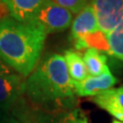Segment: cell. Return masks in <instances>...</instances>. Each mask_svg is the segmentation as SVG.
I'll return each mask as SVG.
<instances>
[{"label":"cell","instance_id":"obj_1","mask_svg":"<svg viewBox=\"0 0 123 123\" xmlns=\"http://www.w3.org/2000/svg\"><path fill=\"white\" fill-rule=\"evenodd\" d=\"M47 35L36 22L5 19L0 22V59L23 78L28 77L39 60Z\"/></svg>","mask_w":123,"mask_h":123},{"label":"cell","instance_id":"obj_18","mask_svg":"<svg viewBox=\"0 0 123 123\" xmlns=\"http://www.w3.org/2000/svg\"><path fill=\"white\" fill-rule=\"evenodd\" d=\"M112 123H123L121 121H119V120H113V122Z\"/></svg>","mask_w":123,"mask_h":123},{"label":"cell","instance_id":"obj_3","mask_svg":"<svg viewBox=\"0 0 123 123\" xmlns=\"http://www.w3.org/2000/svg\"><path fill=\"white\" fill-rule=\"evenodd\" d=\"M73 14L52 0H48L38 10L32 22L39 24L47 34L64 31L71 25Z\"/></svg>","mask_w":123,"mask_h":123},{"label":"cell","instance_id":"obj_8","mask_svg":"<svg viewBox=\"0 0 123 123\" xmlns=\"http://www.w3.org/2000/svg\"><path fill=\"white\" fill-rule=\"evenodd\" d=\"M11 18L20 22H32L42 6L48 0H3Z\"/></svg>","mask_w":123,"mask_h":123},{"label":"cell","instance_id":"obj_9","mask_svg":"<svg viewBox=\"0 0 123 123\" xmlns=\"http://www.w3.org/2000/svg\"><path fill=\"white\" fill-rule=\"evenodd\" d=\"M97 17L92 5L84 7L73 20L71 25V37L74 40L82 36L98 30Z\"/></svg>","mask_w":123,"mask_h":123},{"label":"cell","instance_id":"obj_16","mask_svg":"<svg viewBox=\"0 0 123 123\" xmlns=\"http://www.w3.org/2000/svg\"><path fill=\"white\" fill-rule=\"evenodd\" d=\"M8 18H11L8 7L3 0H0V22Z\"/></svg>","mask_w":123,"mask_h":123},{"label":"cell","instance_id":"obj_10","mask_svg":"<svg viewBox=\"0 0 123 123\" xmlns=\"http://www.w3.org/2000/svg\"><path fill=\"white\" fill-rule=\"evenodd\" d=\"M75 41V47L77 49H92L100 52H106L110 55V49L108 39V35L101 30H97L88 33L77 38Z\"/></svg>","mask_w":123,"mask_h":123},{"label":"cell","instance_id":"obj_15","mask_svg":"<svg viewBox=\"0 0 123 123\" xmlns=\"http://www.w3.org/2000/svg\"><path fill=\"white\" fill-rule=\"evenodd\" d=\"M64 123H88L86 116L80 112L79 110H74L66 119H64Z\"/></svg>","mask_w":123,"mask_h":123},{"label":"cell","instance_id":"obj_7","mask_svg":"<svg viewBox=\"0 0 123 123\" xmlns=\"http://www.w3.org/2000/svg\"><path fill=\"white\" fill-rule=\"evenodd\" d=\"M92 101L118 120L123 122V86L99 93L93 98Z\"/></svg>","mask_w":123,"mask_h":123},{"label":"cell","instance_id":"obj_17","mask_svg":"<svg viewBox=\"0 0 123 123\" xmlns=\"http://www.w3.org/2000/svg\"><path fill=\"white\" fill-rule=\"evenodd\" d=\"M5 70H8V68L6 66V65H4L3 62H2V60L0 59V72L5 71Z\"/></svg>","mask_w":123,"mask_h":123},{"label":"cell","instance_id":"obj_12","mask_svg":"<svg viewBox=\"0 0 123 123\" xmlns=\"http://www.w3.org/2000/svg\"><path fill=\"white\" fill-rule=\"evenodd\" d=\"M84 62L89 76H99L110 70L107 65V57L98 50L89 49L84 54Z\"/></svg>","mask_w":123,"mask_h":123},{"label":"cell","instance_id":"obj_2","mask_svg":"<svg viewBox=\"0 0 123 123\" xmlns=\"http://www.w3.org/2000/svg\"><path fill=\"white\" fill-rule=\"evenodd\" d=\"M25 93L37 104H49L71 98L74 90L64 57L51 54L25 80Z\"/></svg>","mask_w":123,"mask_h":123},{"label":"cell","instance_id":"obj_4","mask_svg":"<svg viewBox=\"0 0 123 123\" xmlns=\"http://www.w3.org/2000/svg\"><path fill=\"white\" fill-rule=\"evenodd\" d=\"M99 30L109 34L123 19V0H92Z\"/></svg>","mask_w":123,"mask_h":123},{"label":"cell","instance_id":"obj_19","mask_svg":"<svg viewBox=\"0 0 123 123\" xmlns=\"http://www.w3.org/2000/svg\"><path fill=\"white\" fill-rule=\"evenodd\" d=\"M11 123H17V122H11Z\"/></svg>","mask_w":123,"mask_h":123},{"label":"cell","instance_id":"obj_5","mask_svg":"<svg viewBox=\"0 0 123 123\" xmlns=\"http://www.w3.org/2000/svg\"><path fill=\"white\" fill-rule=\"evenodd\" d=\"M117 81V79L110 73V70H108L99 76L88 75L81 81L72 80V88L74 92L80 97H95L99 93L112 88Z\"/></svg>","mask_w":123,"mask_h":123},{"label":"cell","instance_id":"obj_14","mask_svg":"<svg viewBox=\"0 0 123 123\" xmlns=\"http://www.w3.org/2000/svg\"><path fill=\"white\" fill-rule=\"evenodd\" d=\"M62 7L69 10L71 13L79 14L88 4V0H52Z\"/></svg>","mask_w":123,"mask_h":123},{"label":"cell","instance_id":"obj_13","mask_svg":"<svg viewBox=\"0 0 123 123\" xmlns=\"http://www.w3.org/2000/svg\"><path fill=\"white\" fill-rule=\"evenodd\" d=\"M110 56L123 61V19L113 30L108 34Z\"/></svg>","mask_w":123,"mask_h":123},{"label":"cell","instance_id":"obj_6","mask_svg":"<svg viewBox=\"0 0 123 123\" xmlns=\"http://www.w3.org/2000/svg\"><path fill=\"white\" fill-rule=\"evenodd\" d=\"M25 91V80L19 74L5 70L0 72V108L11 106Z\"/></svg>","mask_w":123,"mask_h":123},{"label":"cell","instance_id":"obj_11","mask_svg":"<svg viewBox=\"0 0 123 123\" xmlns=\"http://www.w3.org/2000/svg\"><path fill=\"white\" fill-rule=\"evenodd\" d=\"M63 57L71 80L81 81L88 77V70L83 57H81L80 54L72 50H67Z\"/></svg>","mask_w":123,"mask_h":123}]
</instances>
